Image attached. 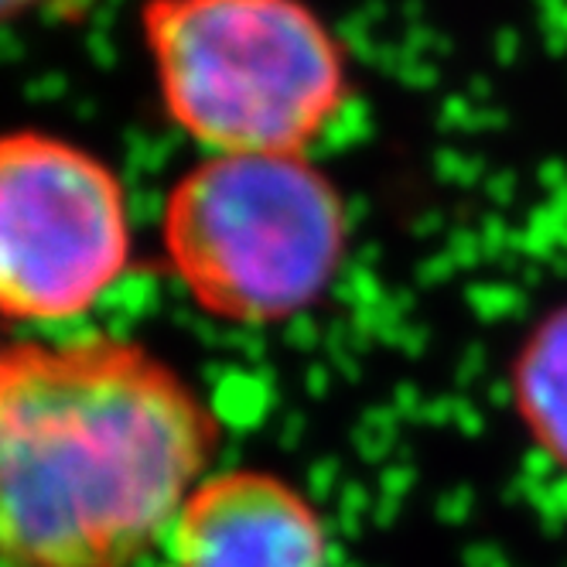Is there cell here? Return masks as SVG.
<instances>
[{
	"label": "cell",
	"instance_id": "cell-7",
	"mask_svg": "<svg viewBox=\"0 0 567 567\" xmlns=\"http://www.w3.org/2000/svg\"><path fill=\"white\" fill-rule=\"evenodd\" d=\"M93 4L96 0H0V28L38 21V18L72 21V18L90 14Z\"/></svg>",
	"mask_w": 567,
	"mask_h": 567
},
{
	"label": "cell",
	"instance_id": "cell-4",
	"mask_svg": "<svg viewBox=\"0 0 567 567\" xmlns=\"http://www.w3.org/2000/svg\"><path fill=\"white\" fill-rule=\"evenodd\" d=\"M127 264V195L106 161L55 134H0V318H79Z\"/></svg>",
	"mask_w": 567,
	"mask_h": 567
},
{
	"label": "cell",
	"instance_id": "cell-5",
	"mask_svg": "<svg viewBox=\"0 0 567 567\" xmlns=\"http://www.w3.org/2000/svg\"><path fill=\"white\" fill-rule=\"evenodd\" d=\"M175 567H326V526L277 475H209L175 523Z\"/></svg>",
	"mask_w": 567,
	"mask_h": 567
},
{
	"label": "cell",
	"instance_id": "cell-6",
	"mask_svg": "<svg viewBox=\"0 0 567 567\" xmlns=\"http://www.w3.org/2000/svg\"><path fill=\"white\" fill-rule=\"evenodd\" d=\"M513 396L544 455L567 468V305L550 311L523 342L513 367Z\"/></svg>",
	"mask_w": 567,
	"mask_h": 567
},
{
	"label": "cell",
	"instance_id": "cell-3",
	"mask_svg": "<svg viewBox=\"0 0 567 567\" xmlns=\"http://www.w3.org/2000/svg\"><path fill=\"white\" fill-rule=\"evenodd\" d=\"M161 239L202 311L274 326L326 295L346 209L305 154H209L172 188Z\"/></svg>",
	"mask_w": 567,
	"mask_h": 567
},
{
	"label": "cell",
	"instance_id": "cell-1",
	"mask_svg": "<svg viewBox=\"0 0 567 567\" xmlns=\"http://www.w3.org/2000/svg\"><path fill=\"white\" fill-rule=\"evenodd\" d=\"M213 452L209 408L131 339L0 349V560L134 564L175 530Z\"/></svg>",
	"mask_w": 567,
	"mask_h": 567
},
{
	"label": "cell",
	"instance_id": "cell-2",
	"mask_svg": "<svg viewBox=\"0 0 567 567\" xmlns=\"http://www.w3.org/2000/svg\"><path fill=\"white\" fill-rule=\"evenodd\" d=\"M165 110L213 154H305L346 103L332 31L301 0H147Z\"/></svg>",
	"mask_w": 567,
	"mask_h": 567
}]
</instances>
